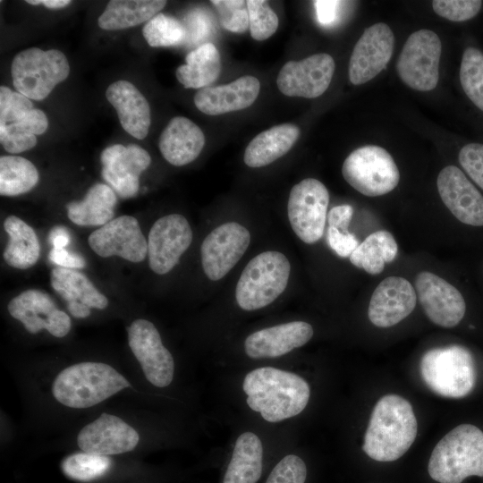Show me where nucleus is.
Instances as JSON below:
<instances>
[{
  "mask_svg": "<svg viewBox=\"0 0 483 483\" xmlns=\"http://www.w3.org/2000/svg\"><path fill=\"white\" fill-rule=\"evenodd\" d=\"M242 388L250 408L269 422L298 415L307 406L310 395L309 386L302 377L272 367L248 373Z\"/></svg>",
  "mask_w": 483,
  "mask_h": 483,
  "instance_id": "nucleus-1",
  "label": "nucleus"
},
{
  "mask_svg": "<svg viewBox=\"0 0 483 483\" xmlns=\"http://www.w3.org/2000/svg\"><path fill=\"white\" fill-rule=\"evenodd\" d=\"M417 419L411 403L398 394H386L376 403L365 433L363 451L377 462H393L411 446Z\"/></svg>",
  "mask_w": 483,
  "mask_h": 483,
  "instance_id": "nucleus-2",
  "label": "nucleus"
},
{
  "mask_svg": "<svg viewBox=\"0 0 483 483\" xmlns=\"http://www.w3.org/2000/svg\"><path fill=\"white\" fill-rule=\"evenodd\" d=\"M129 387L128 379L113 366L82 361L65 367L55 376L51 394L67 408L88 409Z\"/></svg>",
  "mask_w": 483,
  "mask_h": 483,
  "instance_id": "nucleus-3",
  "label": "nucleus"
},
{
  "mask_svg": "<svg viewBox=\"0 0 483 483\" xmlns=\"http://www.w3.org/2000/svg\"><path fill=\"white\" fill-rule=\"evenodd\" d=\"M428 471L439 483H462L470 476L483 477V432L470 424L453 428L435 446Z\"/></svg>",
  "mask_w": 483,
  "mask_h": 483,
  "instance_id": "nucleus-4",
  "label": "nucleus"
},
{
  "mask_svg": "<svg viewBox=\"0 0 483 483\" xmlns=\"http://www.w3.org/2000/svg\"><path fill=\"white\" fill-rule=\"evenodd\" d=\"M419 372L432 392L447 398L468 395L477 378L472 354L458 344L427 351L421 357Z\"/></svg>",
  "mask_w": 483,
  "mask_h": 483,
  "instance_id": "nucleus-5",
  "label": "nucleus"
},
{
  "mask_svg": "<svg viewBox=\"0 0 483 483\" xmlns=\"http://www.w3.org/2000/svg\"><path fill=\"white\" fill-rule=\"evenodd\" d=\"M290 272V262L281 252L265 251L251 258L236 285L239 307L256 310L272 303L285 290Z\"/></svg>",
  "mask_w": 483,
  "mask_h": 483,
  "instance_id": "nucleus-6",
  "label": "nucleus"
},
{
  "mask_svg": "<svg viewBox=\"0 0 483 483\" xmlns=\"http://www.w3.org/2000/svg\"><path fill=\"white\" fill-rule=\"evenodd\" d=\"M69 72L68 60L57 49H25L13 57L11 65L14 89L34 100L46 98L58 83L68 77Z\"/></svg>",
  "mask_w": 483,
  "mask_h": 483,
  "instance_id": "nucleus-7",
  "label": "nucleus"
},
{
  "mask_svg": "<svg viewBox=\"0 0 483 483\" xmlns=\"http://www.w3.org/2000/svg\"><path fill=\"white\" fill-rule=\"evenodd\" d=\"M342 174L353 189L369 197L392 191L400 180L398 167L391 155L375 145L353 150L345 158Z\"/></svg>",
  "mask_w": 483,
  "mask_h": 483,
  "instance_id": "nucleus-8",
  "label": "nucleus"
},
{
  "mask_svg": "<svg viewBox=\"0 0 483 483\" xmlns=\"http://www.w3.org/2000/svg\"><path fill=\"white\" fill-rule=\"evenodd\" d=\"M441 50V40L434 31L420 30L411 33L396 64L401 80L416 90L434 89L439 78Z\"/></svg>",
  "mask_w": 483,
  "mask_h": 483,
  "instance_id": "nucleus-9",
  "label": "nucleus"
},
{
  "mask_svg": "<svg viewBox=\"0 0 483 483\" xmlns=\"http://www.w3.org/2000/svg\"><path fill=\"white\" fill-rule=\"evenodd\" d=\"M328 203V191L317 179L306 178L292 188L288 218L295 234L305 243H315L322 237Z\"/></svg>",
  "mask_w": 483,
  "mask_h": 483,
  "instance_id": "nucleus-10",
  "label": "nucleus"
},
{
  "mask_svg": "<svg viewBox=\"0 0 483 483\" xmlns=\"http://www.w3.org/2000/svg\"><path fill=\"white\" fill-rule=\"evenodd\" d=\"M127 334L130 349L146 379L157 387L168 386L174 379V360L155 325L138 318L128 326Z\"/></svg>",
  "mask_w": 483,
  "mask_h": 483,
  "instance_id": "nucleus-11",
  "label": "nucleus"
},
{
  "mask_svg": "<svg viewBox=\"0 0 483 483\" xmlns=\"http://www.w3.org/2000/svg\"><path fill=\"white\" fill-rule=\"evenodd\" d=\"M250 242V232L236 222L215 228L200 248L202 267L208 278L222 279L245 253Z\"/></svg>",
  "mask_w": 483,
  "mask_h": 483,
  "instance_id": "nucleus-12",
  "label": "nucleus"
},
{
  "mask_svg": "<svg viewBox=\"0 0 483 483\" xmlns=\"http://www.w3.org/2000/svg\"><path fill=\"white\" fill-rule=\"evenodd\" d=\"M192 231L187 219L179 214H171L157 219L148 238V265L152 271L165 275L179 262L190 247Z\"/></svg>",
  "mask_w": 483,
  "mask_h": 483,
  "instance_id": "nucleus-13",
  "label": "nucleus"
},
{
  "mask_svg": "<svg viewBox=\"0 0 483 483\" xmlns=\"http://www.w3.org/2000/svg\"><path fill=\"white\" fill-rule=\"evenodd\" d=\"M140 436L134 427L114 414L104 412L79 431L76 443L81 452L110 456L133 451Z\"/></svg>",
  "mask_w": 483,
  "mask_h": 483,
  "instance_id": "nucleus-14",
  "label": "nucleus"
},
{
  "mask_svg": "<svg viewBox=\"0 0 483 483\" xmlns=\"http://www.w3.org/2000/svg\"><path fill=\"white\" fill-rule=\"evenodd\" d=\"M8 311L30 334L47 330L53 336L62 338L71 330L68 314L59 309L51 296L40 290L22 292L10 301Z\"/></svg>",
  "mask_w": 483,
  "mask_h": 483,
  "instance_id": "nucleus-15",
  "label": "nucleus"
},
{
  "mask_svg": "<svg viewBox=\"0 0 483 483\" xmlns=\"http://www.w3.org/2000/svg\"><path fill=\"white\" fill-rule=\"evenodd\" d=\"M335 72L333 57L325 53L301 61H289L280 70L276 84L288 97L314 98L329 87Z\"/></svg>",
  "mask_w": 483,
  "mask_h": 483,
  "instance_id": "nucleus-16",
  "label": "nucleus"
},
{
  "mask_svg": "<svg viewBox=\"0 0 483 483\" xmlns=\"http://www.w3.org/2000/svg\"><path fill=\"white\" fill-rule=\"evenodd\" d=\"M103 179L123 199L137 195L140 175L151 163L147 150L136 144H114L101 154Z\"/></svg>",
  "mask_w": 483,
  "mask_h": 483,
  "instance_id": "nucleus-17",
  "label": "nucleus"
},
{
  "mask_svg": "<svg viewBox=\"0 0 483 483\" xmlns=\"http://www.w3.org/2000/svg\"><path fill=\"white\" fill-rule=\"evenodd\" d=\"M91 250L98 256H118L131 262H140L148 254V242L138 220L131 216L112 219L89 236Z\"/></svg>",
  "mask_w": 483,
  "mask_h": 483,
  "instance_id": "nucleus-18",
  "label": "nucleus"
},
{
  "mask_svg": "<svg viewBox=\"0 0 483 483\" xmlns=\"http://www.w3.org/2000/svg\"><path fill=\"white\" fill-rule=\"evenodd\" d=\"M415 288L426 316L434 324L451 328L464 317L466 304L462 293L440 276L420 272L416 276Z\"/></svg>",
  "mask_w": 483,
  "mask_h": 483,
  "instance_id": "nucleus-19",
  "label": "nucleus"
},
{
  "mask_svg": "<svg viewBox=\"0 0 483 483\" xmlns=\"http://www.w3.org/2000/svg\"><path fill=\"white\" fill-rule=\"evenodd\" d=\"M394 50V34L386 23L367 28L357 41L349 62V79L354 85L368 82L384 70Z\"/></svg>",
  "mask_w": 483,
  "mask_h": 483,
  "instance_id": "nucleus-20",
  "label": "nucleus"
},
{
  "mask_svg": "<svg viewBox=\"0 0 483 483\" xmlns=\"http://www.w3.org/2000/svg\"><path fill=\"white\" fill-rule=\"evenodd\" d=\"M436 185L442 201L459 221L483 225V196L461 169L454 165L443 168Z\"/></svg>",
  "mask_w": 483,
  "mask_h": 483,
  "instance_id": "nucleus-21",
  "label": "nucleus"
},
{
  "mask_svg": "<svg viewBox=\"0 0 483 483\" xmlns=\"http://www.w3.org/2000/svg\"><path fill=\"white\" fill-rule=\"evenodd\" d=\"M416 301V291L409 281L401 276H389L375 289L368 316L376 326L390 327L407 318Z\"/></svg>",
  "mask_w": 483,
  "mask_h": 483,
  "instance_id": "nucleus-22",
  "label": "nucleus"
},
{
  "mask_svg": "<svg viewBox=\"0 0 483 483\" xmlns=\"http://www.w3.org/2000/svg\"><path fill=\"white\" fill-rule=\"evenodd\" d=\"M312 335L311 325L292 321L251 334L245 340L244 349L250 358H275L304 345Z\"/></svg>",
  "mask_w": 483,
  "mask_h": 483,
  "instance_id": "nucleus-23",
  "label": "nucleus"
},
{
  "mask_svg": "<svg viewBox=\"0 0 483 483\" xmlns=\"http://www.w3.org/2000/svg\"><path fill=\"white\" fill-rule=\"evenodd\" d=\"M260 82L254 76H242L229 84L199 89L196 107L208 115H219L250 106L257 99Z\"/></svg>",
  "mask_w": 483,
  "mask_h": 483,
  "instance_id": "nucleus-24",
  "label": "nucleus"
},
{
  "mask_svg": "<svg viewBox=\"0 0 483 483\" xmlns=\"http://www.w3.org/2000/svg\"><path fill=\"white\" fill-rule=\"evenodd\" d=\"M106 97L116 110L123 130L138 140L148 133L151 123L150 107L141 92L128 80L110 84Z\"/></svg>",
  "mask_w": 483,
  "mask_h": 483,
  "instance_id": "nucleus-25",
  "label": "nucleus"
},
{
  "mask_svg": "<svg viewBox=\"0 0 483 483\" xmlns=\"http://www.w3.org/2000/svg\"><path fill=\"white\" fill-rule=\"evenodd\" d=\"M204 145L205 135L201 129L183 116L172 118L161 132L158 141L164 158L175 166L194 161Z\"/></svg>",
  "mask_w": 483,
  "mask_h": 483,
  "instance_id": "nucleus-26",
  "label": "nucleus"
},
{
  "mask_svg": "<svg viewBox=\"0 0 483 483\" xmlns=\"http://www.w3.org/2000/svg\"><path fill=\"white\" fill-rule=\"evenodd\" d=\"M299 136V127L292 123L275 125L264 131L248 144L244 163L252 168L267 165L285 155Z\"/></svg>",
  "mask_w": 483,
  "mask_h": 483,
  "instance_id": "nucleus-27",
  "label": "nucleus"
},
{
  "mask_svg": "<svg viewBox=\"0 0 483 483\" xmlns=\"http://www.w3.org/2000/svg\"><path fill=\"white\" fill-rule=\"evenodd\" d=\"M116 203V194L109 185L96 183L82 200L66 205L67 216L77 225L102 226L113 219Z\"/></svg>",
  "mask_w": 483,
  "mask_h": 483,
  "instance_id": "nucleus-28",
  "label": "nucleus"
},
{
  "mask_svg": "<svg viewBox=\"0 0 483 483\" xmlns=\"http://www.w3.org/2000/svg\"><path fill=\"white\" fill-rule=\"evenodd\" d=\"M263 447L251 432L239 436L223 483H256L262 472Z\"/></svg>",
  "mask_w": 483,
  "mask_h": 483,
  "instance_id": "nucleus-29",
  "label": "nucleus"
},
{
  "mask_svg": "<svg viewBox=\"0 0 483 483\" xmlns=\"http://www.w3.org/2000/svg\"><path fill=\"white\" fill-rule=\"evenodd\" d=\"M186 64L175 72L179 82L186 89H204L215 82L221 72L220 54L214 44H202L185 57Z\"/></svg>",
  "mask_w": 483,
  "mask_h": 483,
  "instance_id": "nucleus-30",
  "label": "nucleus"
},
{
  "mask_svg": "<svg viewBox=\"0 0 483 483\" xmlns=\"http://www.w3.org/2000/svg\"><path fill=\"white\" fill-rule=\"evenodd\" d=\"M162 0H112L98 17V26L106 30H123L148 21L165 6Z\"/></svg>",
  "mask_w": 483,
  "mask_h": 483,
  "instance_id": "nucleus-31",
  "label": "nucleus"
},
{
  "mask_svg": "<svg viewBox=\"0 0 483 483\" xmlns=\"http://www.w3.org/2000/svg\"><path fill=\"white\" fill-rule=\"evenodd\" d=\"M4 228L9 241L4 251L5 262L18 269H27L34 266L40 253V245L35 231L21 218L8 216Z\"/></svg>",
  "mask_w": 483,
  "mask_h": 483,
  "instance_id": "nucleus-32",
  "label": "nucleus"
},
{
  "mask_svg": "<svg viewBox=\"0 0 483 483\" xmlns=\"http://www.w3.org/2000/svg\"><path fill=\"white\" fill-rule=\"evenodd\" d=\"M52 288L66 301H80L89 308L104 309L108 305L107 298L98 292L89 279L81 272L55 267L51 271Z\"/></svg>",
  "mask_w": 483,
  "mask_h": 483,
  "instance_id": "nucleus-33",
  "label": "nucleus"
},
{
  "mask_svg": "<svg viewBox=\"0 0 483 483\" xmlns=\"http://www.w3.org/2000/svg\"><path fill=\"white\" fill-rule=\"evenodd\" d=\"M398 246L394 236L380 230L369 234L350 256L355 267L370 275L380 274L386 263L392 262L397 255Z\"/></svg>",
  "mask_w": 483,
  "mask_h": 483,
  "instance_id": "nucleus-34",
  "label": "nucleus"
},
{
  "mask_svg": "<svg viewBox=\"0 0 483 483\" xmlns=\"http://www.w3.org/2000/svg\"><path fill=\"white\" fill-rule=\"evenodd\" d=\"M39 180L36 166L20 156L0 157V194L17 196L32 190Z\"/></svg>",
  "mask_w": 483,
  "mask_h": 483,
  "instance_id": "nucleus-35",
  "label": "nucleus"
},
{
  "mask_svg": "<svg viewBox=\"0 0 483 483\" xmlns=\"http://www.w3.org/2000/svg\"><path fill=\"white\" fill-rule=\"evenodd\" d=\"M109 456L86 452L66 456L61 462L64 474L77 481L88 482L103 477L111 468Z\"/></svg>",
  "mask_w": 483,
  "mask_h": 483,
  "instance_id": "nucleus-36",
  "label": "nucleus"
},
{
  "mask_svg": "<svg viewBox=\"0 0 483 483\" xmlns=\"http://www.w3.org/2000/svg\"><path fill=\"white\" fill-rule=\"evenodd\" d=\"M142 34L152 47H165L180 45L186 38L187 30L177 19L157 13L144 25Z\"/></svg>",
  "mask_w": 483,
  "mask_h": 483,
  "instance_id": "nucleus-37",
  "label": "nucleus"
},
{
  "mask_svg": "<svg viewBox=\"0 0 483 483\" xmlns=\"http://www.w3.org/2000/svg\"><path fill=\"white\" fill-rule=\"evenodd\" d=\"M462 87L471 102L483 111V53L476 47H467L460 68Z\"/></svg>",
  "mask_w": 483,
  "mask_h": 483,
  "instance_id": "nucleus-38",
  "label": "nucleus"
},
{
  "mask_svg": "<svg viewBox=\"0 0 483 483\" xmlns=\"http://www.w3.org/2000/svg\"><path fill=\"white\" fill-rule=\"evenodd\" d=\"M247 8L250 20V31L255 40H265L271 37L278 28V17L267 1L248 0Z\"/></svg>",
  "mask_w": 483,
  "mask_h": 483,
  "instance_id": "nucleus-39",
  "label": "nucleus"
},
{
  "mask_svg": "<svg viewBox=\"0 0 483 483\" xmlns=\"http://www.w3.org/2000/svg\"><path fill=\"white\" fill-rule=\"evenodd\" d=\"M220 22L226 30L242 33L250 28L247 2L242 0H213Z\"/></svg>",
  "mask_w": 483,
  "mask_h": 483,
  "instance_id": "nucleus-40",
  "label": "nucleus"
},
{
  "mask_svg": "<svg viewBox=\"0 0 483 483\" xmlns=\"http://www.w3.org/2000/svg\"><path fill=\"white\" fill-rule=\"evenodd\" d=\"M32 109L30 98L6 86L0 87V125L13 123Z\"/></svg>",
  "mask_w": 483,
  "mask_h": 483,
  "instance_id": "nucleus-41",
  "label": "nucleus"
},
{
  "mask_svg": "<svg viewBox=\"0 0 483 483\" xmlns=\"http://www.w3.org/2000/svg\"><path fill=\"white\" fill-rule=\"evenodd\" d=\"M482 5L479 0H435L432 6L439 16L453 21H464L476 16Z\"/></svg>",
  "mask_w": 483,
  "mask_h": 483,
  "instance_id": "nucleus-42",
  "label": "nucleus"
},
{
  "mask_svg": "<svg viewBox=\"0 0 483 483\" xmlns=\"http://www.w3.org/2000/svg\"><path fill=\"white\" fill-rule=\"evenodd\" d=\"M307 469L297 455L284 457L272 470L266 483H305Z\"/></svg>",
  "mask_w": 483,
  "mask_h": 483,
  "instance_id": "nucleus-43",
  "label": "nucleus"
},
{
  "mask_svg": "<svg viewBox=\"0 0 483 483\" xmlns=\"http://www.w3.org/2000/svg\"><path fill=\"white\" fill-rule=\"evenodd\" d=\"M47 127L48 120L46 114L42 110L36 108L27 112L13 123L0 125V129L24 136L43 134Z\"/></svg>",
  "mask_w": 483,
  "mask_h": 483,
  "instance_id": "nucleus-44",
  "label": "nucleus"
},
{
  "mask_svg": "<svg viewBox=\"0 0 483 483\" xmlns=\"http://www.w3.org/2000/svg\"><path fill=\"white\" fill-rule=\"evenodd\" d=\"M458 158L467 174L483 190V144L463 146Z\"/></svg>",
  "mask_w": 483,
  "mask_h": 483,
  "instance_id": "nucleus-45",
  "label": "nucleus"
},
{
  "mask_svg": "<svg viewBox=\"0 0 483 483\" xmlns=\"http://www.w3.org/2000/svg\"><path fill=\"white\" fill-rule=\"evenodd\" d=\"M327 242L330 248L340 257H350L359 246V241L354 234L340 232L334 227H328Z\"/></svg>",
  "mask_w": 483,
  "mask_h": 483,
  "instance_id": "nucleus-46",
  "label": "nucleus"
},
{
  "mask_svg": "<svg viewBox=\"0 0 483 483\" xmlns=\"http://www.w3.org/2000/svg\"><path fill=\"white\" fill-rule=\"evenodd\" d=\"M318 22L325 27L333 26L339 19L341 7L346 2L318 0L313 2Z\"/></svg>",
  "mask_w": 483,
  "mask_h": 483,
  "instance_id": "nucleus-47",
  "label": "nucleus"
},
{
  "mask_svg": "<svg viewBox=\"0 0 483 483\" xmlns=\"http://www.w3.org/2000/svg\"><path fill=\"white\" fill-rule=\"evenodd\" d=\"M48 258L51 262L64 268L77 269L83 268L86 266L83 257L65 249L53 248L49 252Z\"/></svg>",
  "mask_w": 483,
  "mask_h": 483,
  "instance_id": "nucleus-48",
  "label": "nucleus"
},
{
  "mask_svg": "<svg viewBox=\"0 0 483 483\" xmlns=\"http://www.w3.org/2000/svg\"><path fill=\"white\" fill-rule=\"evenodd\" d=\"M353 214L350 205H339L330 209L327 216L329 227L338 229L340 232L348 233V227Z\"/></svg>",
  "mask_w": 483,
  "mask_h": 483,
  "instance_id": "nucleus-49",
  "label": "nucleus"
},
{
  "mask_svg": "<svg viewBox=\"0 0 483 483\" xmlns=\"http://www.w3.org/2000/svg\"><path fill=\"white\" fill-rule=\"evenodd\" d=\"M49 241L53 248L65 249L70 243L71 237L68 231L63 226L54 227L49 233Z\"/></svg>",
  "mask_w": 483,
  "mask_h": 483,
  "instance_id": "nucleus-50",
  "label": "nucleus"
},
{
  "mask_svg": "<svg viewBox=\"0 0 483 483\" xmlns=\"http://www.w3.org/2000/svg\"><path fill=\"white\" fill-rule=\"evenodd\" d=\"M68 311L76 318H85L90 315V308L80 301L67 303Z\"/></svg>",
  "mask_w": 483,
  "mask_h": 483,
  "instance_id": "nucleus-51",
  "label": "nucleus"
},
{
  "mask_svg": "<svg viewBox=\"0 0 483 483\" xmlns=\"http://www.w3.org/2000/svg\"><path fill=\"white\" fill-rule=\"evenodd\" d=\"M26 3L32 5L43 4L49 9H61L72 2L70 0H27Z\"/></svg>",
  "mask_w": 483,
  "mask_h": 483,
  "instance_id": "nucleus-52",
  "label": "nucleus"
}]
</instances>
